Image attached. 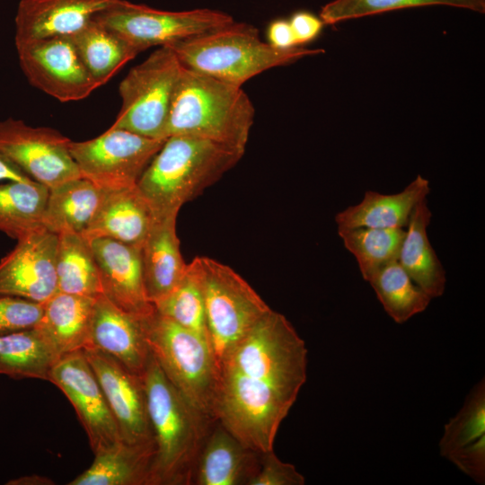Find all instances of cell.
I'll list each match as a JSON object with an SVG mask.
<instances>
[{
  "mask_svg": "<svg viewBox=\"0 0 485 485\" xmlns=\"http://www.w3.org/2000/svg\"><path fill=\"white\" fill-rule=\"evenodd\" d=\"M31 181L33 180L0 154V181Z\"/></svg>",
  "mask_w": 485,
  "mask_h": 485,
  "instance_id": "60d3db41",
  "label": "cell"
},
{
  "mask_svg": "<svg viewBox=\"0 0 485 485\" xmlns=\"http://www.w3.org/2000/svg\"><path fill=\"white\" fill-rule=\"evenodd\" d=\"M429 192L428 180L419 174L398 193L383 194L366 190L358 204L336 214L335 223L338 230L358 227L406 228L414 207Z\"/></svg>",
  "mask_w": 485,
  "mask_h": 485,
  "instance_id": "7402d4cb",
  "label": "cell"
},
{
  "mask_svg": "<svg viewBox=\"0 0 485 485\" xmlns=\"http://www.w3.org/2000/svg\"><path fill=\"white\" fill-rule=\"evenodd\" d=\"M59 357L36 328L0 336V375L48 381Z\"/></svg>",
  "mask_w": 485,
  "mask_h": 485,
  "instance_id": "f1b7e54d",
  "label": "cell"
},
{
  "mask_svg": "<svg viewBox=\"0 0 485 485\" xmlns=\"http://www.w3.org/2000/svg\"><path fill=\"white\" fill-rule=\"evenodd\" d=\"M94 19L139 52L151 47L170 46L234 21L228 13L217 10L172 12L126 0H119Z\"/></svg>",
  "mask_w": 485,
  "mask_h": 485,
  "instance_id": "9c48e42d",
  "label": "cell"
},
{
  "mask_svg": "<svg viewBox=\"0 0 485 485\" xmlns=\"http://www.w3.org/2000/svg\"><path fill=\"white\" fill-rule=\"evenodd\" d=\"M16 50L29 83L59 101L83 100L99 87L70 36L38 40Z\"/></svg>",
  "mask_w": 485,
  "mask_h": 485,
  "instance_id": "7c38bea8",
  "label": "cell"
},
{
  "mask_svg": "<svg viewBox=\"0 0 485 485\" xmlns=\"http://www.w3.org/2000/svg\"><path fill=\"white\" fill-rule=\"evenodd\" d=\"M48 188L35 181L0 182V232L19 240L42 226Z\"/></svg>",
  "mask_w": 485,
  "mask_h": 485,
  "instance_id": "f546056e",
  "label": "cell"
},
{
  "mask_svg": "<svg viewBox=\"0 0 485 485\" xmlns=\"http://www.w3.org/2000/svg\"><path fill=\"white\" fill-rule=\"evenodd\" d=\"M182 67L169 46L158 47L132 67L119 85L121 107L110 127L165 140L170 110Z\"/></svg>",
  "mask_w": 485,
  "mask_h": 485,
  "instance_id": "ba28073f",
  "label": "cell"
},
{
  "mask_svg": "<svg viewBox=\"0 0 485 485\" xmlns=\"http://www.w3.org/2000/svg\"><path fill=\"white\" fill-rule=\"evenodd\" d=\"M119 0H21L15 22V47L57 36H72Z\"/></svg>",
  "mask_w": 485,
  "mask_h": 485,
  "instance_id": "e0dca14e",
  "label": "cell"
},
{
  "mask_svg": "<svg viewBox=\"0 0 485 485\" xmlns=\"http://www.w3.org/2000/svg\"><path fill=\"white\" fill-rule=\"evenodd\" d=\"M260 454L216 421L198 457L192 484L248 485L257 472Z\"/></svg>",
  "mask_w": 485,
  "mask_h": 485,
  "instance_id": "d6986e66",
  "label": "cell"
},
{
  "mask_svg": "<svg viewBox=\"0 0 485 485\" xmlns=\"http://www.w3.org/2000/svg\"><path fill=\"white\" fill-rule=\"evenodd\" d=\"M141 320L119 308L103 294L98 295L93 304L88 348L108 354L142 376L151 351Z\"/></svg>",
  "mask_w": 485,
  "mask_h": 485,
  "instance_id": "ac0fdd59",
  "label": "cell"
},
{
  "mask_svg": "<svg viewBox=\"0 0 485 485\" xmlns=\"http://www.w3.org/2000/svg\"><path fill=\"white\" fill-rule=\"evenodd\" d=\"M154 442L133 445L123 441L94 454L90 467L69 485H149Z\"/></svg>",
  "mask_w": 485,
  "mask_h": 485,
  "instance_id": "484cf974",
  "label": "cell"
},
{
  "mask_svg": "<svg viewBox=\"0 0 485 485\" xmlns=\"http://www.w3.org/2000/svg\"><path fill=\"white\" fill-rule=\"evenodd\" d=\"M244 153L188 136H170L153 157L137 187L154 217L179 213L232 169Z\"/></svg>",
  "mask_w": 485,
  "mask_h": 485,
  "instance_id": "277c9868",
  "label": "cell"
},
{
  "mask_svg": "<svg viewBox=\"0 0 485 485\" xmlns=\"http://www.w3.org/2000/svg\"><path fill=\"white\" fill-rule=\"evenodd\" d=\"M432 5L485 12V0H333L322 6L319 17L324 24L332 25L395 10Z\"/></svg>",
  "mask_w": 485,
  "mask_h": 485,
  "instance_id": "d6a6232c",
  "label": "cell"
},
{
  "mask_svg": "<svg viewBox=\"0 0 485 485\" xmlns=\"http://www.w3.org/2000/svg\"><path fill=\"white\" fill-rule=\"evenodd\" d=\"M432 212L427 198L419 200L409 217L398 261L412 280L432 299L443 295L445 270L428 236Z\"/></svg>",
  "mask_w": 485,
  "mask_h": 485,
  "instance_id": "cb8c5ba5",
  "label": "cell"
},
{
  "mask_svg": "<svg viewBox=\"0 0 485 485\" xmlns=\"http://www.w3.org/2000/svg\"><path fill=\"white\" fill-rule=\"evenodd\" d=\"M104 190L78 177L48 189L42 226L56 234H82L94 217Z\"/></svg>",
  "mask_w": 485,
  "mask_h": 485,
  "instance_id": "d4e9b609",
  "label": "cell"
},
{
  "mask_svg": "<svg viewBox=\"0 0 485 485\" xmlns=\"http://www.w3.org/2000/svg\"><path fill=\"white\" fill-rule=\"evenodd\" d=\"M288 21L298 46L316 39L325 25L320 17L306 11L293 13Z\"/></svg>",
  "mask_w": 485,
  "mask_h": 485,
  "instance_id": "f35d334b",
  "label": "cell"
},
{
  "mask_svg": "<svg viewBox=\"0 0 485 485\" xmlns=\"http://www.w3.org/2000/svg\"><path fill=\"white\" fill-rule=\"evenodd\" d=\"M141 321L149 349L167 378L192 406L215 420L217 371L208 340L155 310Z\"/></svg>",
  "mask_w": 485,
  "mask_h": 485,
  "instance_id": "8992f818",
  "label": "cell"
},
{
  "mask_svg": "<svg viewBox=\"0 0 485 485\" xmlns=\"http://www.w3.org/2000/svg\"><path fill=\"white\" fill-rule=\"evenodd\" d=\"M48 381L73 405L94 454L122 441L118 425L101 387L83 350L59 357Z\"/></svg>",
  "mask_w": 485,
  "mask_h": 485,
  "instance_id": "4fadbf2b",
  "label": "cell"
},
{
  "mask_svg": "<svg viewBox=\"0 0 485 485\" xmlns=\"http://www.w3.org/2000/svg\"><path fill=\"white\" fill-rule=\"evenodd\" d=\"M57 292L96 298L102 294L90 242L80 234H58L56 254Z\"/></svg>",
  "mask_w": 485,
  "mask_h": 485,
  "instance_id": "83f0119b",
  "label": "cell"
},
{
  "mask_svg": "<svg viewBox=\"0 0 485 485\" xmlns=\"http://www.w3.org/2000/svg\"><path fill=\"white\" fill-rule=\"evenodd\" d=\"M52 481L46 477H41L38 475H31L21 477L19 479L10 481L8 484H26V485H43V484H52Z\"/></svg>",
  "mask_w": 485,
  "mask_h": 485,
  "instance_id": "b9f144b4",
  "label": "cell"
},
{
  "mask_svg": "<svg viewBox=\"0 0 485 485\" xmlns=\"http://www.w3.org/2000/svg\"><path fill=\"white\" fill-rule=\"evenodd\" d=\"M367 282L386 313L399 324L424 312L432 300L412 280L398 260L380 268Z\"/></svg>",
  "mask_w": 485,
  "mask_h": 485,
  "instance_id": "4dcf8cb0",
  "label": "cell"
},
{
  "mask_svg": "<svg viewBox=\"0 0 485 485\" xmlns=\"http://www.w3.org/2000/svg\"><path fill=\"white\" fill-rule=\"evenodd\" d=\"M83 351L101 387L122 441L133 445L154 442L142 376L96 348Z\"/></svg>",
  "mask_w": 485,
  "mask_h": 485,
  "instance_id": "9a60e30c",
  "label": "cell"
},
{
  "mask_svg": "<svg viewBox=\"0 0 485 485\" xmlns=\"http://www.w3.org/2000/svg\"><path fill=\"white\" fill-rule=\"evenodd\" d=\"M142 378L155 445L149 485H192L198 457L216 420L182 396L152 353Z\"/></svg>",
  "mask_w": 485,
  "mask_h": 485,
  "instance_id": "7a4b0ae2",
  "label": "cell"
},
{
  "mask_svg": "<svg viewBox=\"0 0 485 485\" xmlns=\"http://www.w3.org/2000/svg\"><path fill=\"white\" fill-rule=\"evenodd\" d=\"M70 142L50 128L31 127L13 118L0 120V154L48 189L81 177Z\"/></svg>",
  "mask_w": 485,
  "mask_h": 485,
  "instance_id": "8fae6325",
  "label": "cell"
},
{
  "mask_svg": "<svg viewBox=\"0 0 485 485\" xmlns=\"http://www.w3.org/2000/svg\"><path fill=\"white\" fill-rule=\"evenodd\" d=\"M268 43L272 47L287 49L298 46L288 20L277 19L267 29Z\"/></svg>",
  "mask_w": 485,
  "mask_h": 485,
  "instance_id": "ab89813d",
  "label": "cell"
},
{
  "mask_svg": "<svg viewBox=\"0 0 485 485\" xmlns=\"http://www.w3.org/2000/svg\"><path fill=\"white\" fill-rule=\"evenodd\" d=\"M446 459L477 483H485V436L457 449Z\"/></svg>",
  "mask_w": 485,
  "mask_h": 485,
  "instance_id": "74e56055",
  "label": "cell"
},
{
  "mask_svg": "<svg viewBox=\"0 0 485 485\" xmlns=\"http://www.w3.org/2000/svg\"><path fill=\"white\" fill-rule=\"evenodd\" d=\"M204 299L208 342L216 371L225 355L271 308L232 268L207 257L190 263Z\"/></svg>",
  "mask_w": 485,
  "mask_h": 485,
  "instance_id": "52a82bcc",
  "label": "cell"
},
{
  "mask_svg": "<svg viewBox=\"0 0 485 485\" xmlns=\"http://www.w3.org/2000/svg\"><path fill=\"white\" fill-rule=\"evenodd\" d=\"M44 312V304L0 294V336L35 328Z\"/></svg>",
  "mask_w": 485,
  "mask_h": 485,
  "instance_id": "d590c367",
  "label": "cell"
},
{
  "mask_svg": "<svg viewBox=\"0 0 485 485\" xmlns=\"http://www.w3.org/2000/svg\"><path fill=\"white\" fill-rule=\"evenodd\" d=\"M154 219L150 205L137 185L104 190L100 207L82 235L88 241L108 238L142 247Z\"/></svg>",
  "mask_w": 485,
  "mask_h": 485,
  "instance_id": "ffe728a7",
  "label": "cell"
},
{
  "mask_svg": "<svg viewBox=\"0 0 485 485\" xmlns=\"http://www.w3.org/2000/svg\"><path fill=\"white\" fill-rule=\"evenodd\" d=\"M70 37L99 87L140 53L94 18Z\"/></svg>",
  "mask_w": 485,
  "mask_h": 485,
  "instance_id": "4316f807",
  "label": "cell"
},
{
  "mask_svg": "<svg viewBox=\"0 0 485 485\" xmlns=\"http://www.w3.org/2000/svg\"><path fill=\"white\" fill-rule=\"evenodd\" d=\"M306 377L304 340L271 309L218 365L214 419L252 450H272Z\"/></svg>",
  "mask_w": 485,
  "mask_h": 485,
  "instance_id": "6da1fadb",
  "label": "cell"
},
{
  "mask_svg": "<svg viewBox=\"0 0 485 485\" xmlns=\"http://www.w3.org/2000/svg\"><path fill=\"white\" fill-rule=\"evenodd\" d=\"M95 298L57 292L35 327L59 357L90 347Z\"/></svg>",
  "mask_w": 485,
  "mask_h": 485,
  "instance_id": "603a6c76",
  "label": "cell"
},
{
  "mask_svg": "<svg viewBox=\"0 0 485 485\" xmlns=\"http://www.w3.org/2000/svg\"><path fill=\"white\" fill-rule=\"evenodd\" d=\"M89 242L98 265L102 294L137 318L152 314L155 309L146 293L141 247L108 238Z\"/></svg>",
  "mask_w": 485,
  "mask_h": 485,
  "instance_id": "2e32d148",
  "label": "cell"
},
{
  "mask_svg": "<svg viewBox=\"0 0 485 485\" xmlns=\"http://www.w3.org/2000/svg\"><path fill=\"white\" fill-rule=\"evenodd\" d=\"M304 477L295 465L282 462L273 449L261 453L260 465L248 485H304Z\"/></svg>",
  "mask_w": 485,
  "mask_h": 485,
  "instance_id": "8d00e7d4",
  "label": "cell"
},
{
  "mask_svg": "<svg viewBox=\"0 0 485 485\" xmlns=\"http://www.w3.org/2000/svg\"><path fill=\"white\" fill-rule=\"evenodd\" d=\"M164 140L148 138L110 127L99 137L69 144L81 177L102 190L137 185Z\"/></svg>",
  "mask_w": 485,
  "mask_h": 485,
  "instance_id": "30bf717a",
  "label": "cell"
},
{
  "mask_svg": "<svg viewBox=\"0 0 485 485\" xmlns=\"http://www.w3.org/2000/svg\"><path fill=\"white\" fill-rule=\"evenodd\" d=\"M338 234L367 281L380 268L398 260L405 228L358 227L338 230Z\"/></svg>",
  "mask_w": 485,
  "mask_h": 485,
  "instance_id": "1f68e13d",
  "label": "cell"
},
{
  "mask_svg": "<svg viewBox=\"0 0 485 485\" xmlns=\"http://www.w3.org/2000/svg\"><path fill=\"white\" fill-rule=\"evenodd\" d=\"M485 436V381L482 378L470 391L457 414L444 427L438 443L440 454L447 458L457 449Z\"/></svg>",
  "mask_w": 485,
  "mask_h": 485,
  "instance_id": "e575fe53",
  "label": "cell"
},
{
  "mask_svg": "<svg viewBox=\"0 0 485 485\" xmlns=\"http://www.w3.org/2000/svg\"><path fill=\"white\" fill-rule=\"evenodd\" d=\"M153 304L159 314L207 339L203 294L190 264L174 289Z\"/></svg>",
  "mask_w": 485,
  "mask_h": 485,
  "instance_id": "836d02e7",
  "label": "cell"
},
{
  "mask_svg": "<svg viewBox=\"0 0 485 485\" xmlns=\"http://www.w3.org/2000/svg\"><path fill=\"white\" fill-rule=\"evenodd\" d=\"M169 47L183 66L238 86L270 68L324 53L301 46L274 48L260 39L256 27L234 21Z\"/></svg>",
  "mask_w": 485,
  "mask_h": 485,
  "instance_id": "5b68a950",
  "label": "cell"
},
{
  "mask_svg": "<svg viewBox=\"0 0 485 485\" xmlns=\"http://www.w3.org/2000/svg\"><path fill=\"white\" fill-rule=\"evenodd\" d=\"M255 110L238 86L182 67L168 118L166 138L188 136L244 153Z\"/></svg>",
  "mask_w": 485,
  "mask_h": 485,
  "instance_id": "3957f363",
  "label": "cell"
},
{
  "mask_svg": "<svg viewBox=\"0 0 485 485\" xmlns=\"http://www.w3.org/2000/svg\"><path fill=\"white\" fill-rule=\"evenodd\" d=\"M177 216L155 218L141 247L145 288L152 304L174 289L187 270L176 233Z\"/></svg>",
  "mask_w": 485,
  "mask_h": 485,
  "instance_id": "44dd1931",
  "label": "cell"
},
{
  "mask_svg": "<svg viewBox=\"0 0 485 485\" xmlns=\"http://www.w3.org/2000/svg\"><path fill=\"white\" fill-rule=\"evenodd\" d=\"M58 235L40 228L17 240L0 260V294L45 304L56 293Z\"/></svg>",
  "mask_w": 485,
  "mask_h": 485,
  "instance_id": "5bb4252c",
  "label": "cell"
}]
</instances>
